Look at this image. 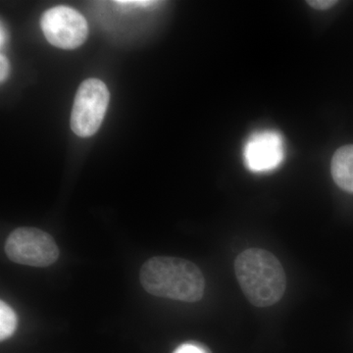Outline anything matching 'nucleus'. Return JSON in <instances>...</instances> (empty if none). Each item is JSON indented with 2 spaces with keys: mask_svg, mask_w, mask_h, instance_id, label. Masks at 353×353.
I'll use <instances>...</instances> for the list:
<instances>
[{
  "mask_svg": "<svg viewBox=\"0 0 353 353\" xmlns=\"http://www.w3.org/2000/svg\"><path fill=\"white\" fill-rule=\"evenodd\" d=\"M139 281L152 296L185 303L201 301L205 288L203 275L196 264L170 256L148 259L139 272Z\"/></svg>",
  "mask_w": 353,
  "mask_h": 353,
  "instance_id": "obj_1",
  "label": "nucleus"
},
{
  "mask_svg": "<svg viewBox=\"0 0 353 353\" xmlns=\"http://www.w3.org/2000/svg\"><path fill=\"white\" fill-rule=\"evenodd\" d=\"M307 3L318 10H327V9L336 6L338 1L336 0H311V1H307Z\"/></svg>",
  "mask_w": 353,
  "mask_h": 353,
  "instance_id": "obj_10",
  "label": "nucleus"
},
{
  "mask_svg": "<svg viewBox=\"0 0 353 353\" xmlns=\"http://www.w3.org/2000/svg\"><path fill=\"white\" fill-rule=\"evenodd\" d=\"M4 250L11 261L41 268L50 266L59 256L54 239L37 228L14 230L7 238Z\"/></svg>",
  "mask_w": 353,
  "mask_h": 353,
  "instance_id": "obj_4",
  "label": "nucleus"
},
{
  "mask_svg": "<svg viewBox=\"0 0 353 353\" xmlns=\"http://www.w3.org/2000/svg\"><path fill=\"white\" fill-rule=\"evenodd\" d=\"M41 25L48 43L62 50H75L88 38L87 20L70 6L48 9L41 17Z\"/></svg>",
  "mask_w": 353,
  "mask_h": 353,
  "instance_id": "obj_5",
  "label": "nucleus"
},
{
  "mask_svg": "<svg viewBox=\"0 0 353 353\" xmlns=\"http://www.w3.org/2000/svg\"><path fill=\"white\" fill-rule=\"evenodd\" d=\"M17 323L13 309L3 301H0V340L10 338L17 328Z\"/></svg>",
  "mask_w": 353,
  "mask_h": 353,
  "instance_id": "obj_8",
  "label": "nucleus"
},
{
  "mask_svg": "<svg viewBox=\"0 0 353 353\" xmlns=\"http://www.w3.org/2000/svg\"><path fill=\"white\" fill-rule=\"evenodd\" d=\"M118 6L134 7V8H145V7H150L157 4V1H150V0H123V1H116Z\"/></svg>",
  "mask_w": 353,
  "mask_h": 353,
  "instance_id": "obj_9",
  "label": "nucleus"
},
{
  "mask_svg": "<svg viewBox=\"0 0 353 353\" xmlns=\"http://www.w3.org/2000/svg\"><path fill=\"white\" fill-rule=\"evenodd\" d=\"M331 172L341 190L353 192V145L341 146L334 152Z\"/></svg>",
  "mask_w": 353,
  "mask_h": 353,
  "instance_id": "obj_7",
  "label": "nucleus"
},
{
  "mask_svg": "<svg viewBox=\"0 0 353 353\" xmlns=\"http://www.w3.org/2000/svg\"><path fill=\"white\" fill-rule=\"evenodd\" d=\"M284 157L285 146L282 136L271 130L254 132L243 148L246 167L255 173L275 170L282 163Z\"/></svg>",
  "mask_w": 353,
  "mask_h": 353,
  "instance_id": "obj_6",
  "label": "nucleus"
},
{
  "mask_svg": "<svg viewBox=\"0 0 353 353\" xmlns=\"http://www.w3.org/2000/svg\"><path fill=\"white\" fill-rule=\"evenodd\" d=\"M174 353H206L199 345H194V343H185L176 348Z\"/></svg>",
  "mask_w": 353,
  "mask_h": 353,
  "instance_id": "obj_12",
  "label": "nucleus"
},
{
  "mask_svg": "<svg viewBox=\"0 0 353 353\" xmlns=\"http://www.w3.org/2000/svg\"><path fill=\"white\" fill-rule=\"evenodd\" d=\"M10 73V64L3 53L0 54V81L3 83Z\"/></svg>",
  "mask_w": 353,
  "mask_h": 353,
  "instance_id": "obj_11",
  "label": "nucleus"
},
{
  "mask_svg": "<svg viewBox=\"0 0 353 353\" xmlns=\"http://www.w3.org/2000/svg\"><path fill=\"white\" fill-rule=\"evenodd\" d=\"M7 39V32L6 28L3 27V25L1 24V29H0V46H1V48H3L4 44L6 43Z\"/></svg>",
  "mask_w": 353,
  "mask_h": 353,
  "instance_id": "obj_13",
  "label": "nucleus"
},
{
  "mask_svg": "<svg viewBox=\"0 0 353 353\" xmlns=\"http://www.w3.org/2000/svg\"><path fill=\"white\" fill-rule=\"evenodd\" d=\"M234 271L241 290L252 305L268 307L284 296L287 285L284 269L275 255L267 250H245L234 261Z\"/></svg>",
  "mask_w": 353,
  "mask_h": 353,
  "instance_id": "obj_2",
  "label": "nucleus"
},
{
  "mask_svg": "<svg viewBox=\"0 0 353 353\" xmlns=\"http://www.w3.org/2000/svg\"><path fill=\"white\" fill-rule=\"evenodd\" d=\"M110 94L99 79H88L81 83L71 114L72 131L81 138L94 136L101 126L108 111Z\"/></svg>",
  "mask_w": 353,
  "mask_h": 353,
  "instance_id": "obj_3",
  "label": "nucleus"
}]
</instances>
